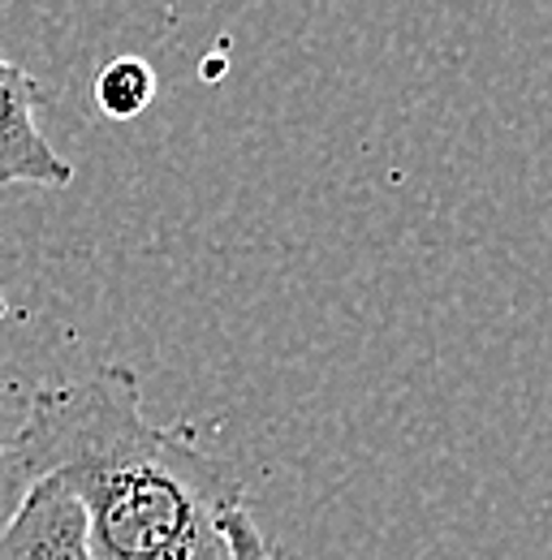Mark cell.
Returning <instances> with one entry per match:
<instances>
[{
	"instance_id": "1",
	"label": "cell",
	"mask_w": 552,
	"mask_h": 560,
	"mask_svg": "<svg viewBox=\"0 0 552 560\" xmlns=\"http://www.w3.org/2000/svg\"><path fill=\"white\" fill-rule=\"evenodd\" d=\"M9 457L73 491L87 560H229L225 517L242 504V479L186 427L147 419L142 384L122 362L35 388Z\"/></svg>"
},
{
	"instance_id": "2",
	"label": "cell",
	"mask_w": 552,
	"mask_h": 560,
	"mask_svg": "<svg viewBox=\"0 0 552 560\" xmlns=\"http://www.w3.org/2000/svg\"><path fill=\"white\" fill-rule=\"evenodd\" d=\"M39 100H44L39 78L0 57V190L9 186L66 190L73 182V164L57 155V147L44 139L35 121Z\"/></svg>"
},
{
	"instance_id": "3",
	"label": "cell",
	"mask_w": 552,
	"mask_h": 560,
	"mask_svg": "<svg viewBox=\"0 0 552 560\" xmlns=\"http://www.w3.org/2000/svg\"><path fill=\"white\" fill-rule=\"evenodd\" d=\"M0 560H87V522L61 479L44 475L26 483L0 526Z\"/></svg>"
},
{
	"instance_id": "4",
	"label": "cell",
	"mask_w": 552,
	"mask_h": 560,
	"mask_svg": "<svg viewBox=\"0 0 552 560\" xmlns=\"http://www.w3.org/2000/svg\"><path fill=\"white\" fill-rule=\"evenodd\" d=\"M156 70H151V61H142V57H117V61H108L100 78H95V108L104 113V117H113V121H130L138 117L151 100H156Z\"/></svg>"
},
{
	"instance_id": "5",
	"label": "cell",
	"mask_w": 552,
	"mask_h": 560,
	"mask_svg": "<svg viewBox=\"0 0 552 560\" xmlns=\"http://www.w3.org/2000/svg\"><path fill=\"white\" fill-rule=\"evenodd\" d=\"M225 539H229V560H289L273 539L260 530V522L251 517L246 504H238L225 517Z\"/></svg>"
}]
</instances>
